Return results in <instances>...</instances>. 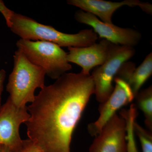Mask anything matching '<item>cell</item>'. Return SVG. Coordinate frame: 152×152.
<instances>
[{
  "label": "cell",
  "instance_id": "1",
  "mask_svg": "<svg viewBox=\"0 0 152 152\" xmlns=\"http://www.w3.org/2000/svg\"><path fill=\"white\" fill-rule=\"evenodd\" d=\"M94 93L92 77L81 72L45 86L27 107L28 139L45 152H71L73 133Z\"/></svg>",
  "mask_w": 152,
  "mask_h": 152
},
{
  "label": "cell",
  "instance_id": "2",
  "mask_svg": "<svg viewBox=\"0 0 152 152\" xmlns=\"http://www.w3.org/2000/svg\"><path fill=\"white\" fill-rule=\"evenodd\" d=\"M11 31L23 39L50 42L61 47L83 48L96 43L98 35L92 29H86L75 34L58 31L50 26L15 13L11 20Z\"/></svg>",
  "mask_w": 152,
  "mask_h": 152
},
{
  "label": "cell",
  "instance_id": "3",
  "mask_svg": "<svg viewBox=\"0 0 152 152\" xmlns=\"http://www.w3.org/2000/svg\"><path fill=\"white\" fill-rule=\"evenodd\" d=\"M13 58L14 67L6 88L13 103L18 107H24L34 101L36 90L45 86L46 73L42 68L30 62L19 50L15 52Z\"/></svg>",
  "mask_w": 152,
  "mask_h": 152
},
{
  "label": "cell",
  "instance_id": "4",
  "mask_svg": "<svg viewBox=\"0 0 152 152\" xmlns=\"http://www.w3.org/2000/svg\"><path fill=\"white\" fill-rule=\"evenodd\" d=\"M16 46L30 62L42 68L46 75L53 80H57L72 69L67 60V53L56 44L20 39L17 41Z\"/></svg>",
  "mask_w": 152,
  "mask_h": 152
},
{
  "label": "cell",
  "instance_id": "5",
  "mask_svg": "<svg viewBox=\"0 0 152 152\" xmlns=\"http://www.w3.org/2000/svg\"><path fill=\"white\" fill-rule=\"evenodd\" d=\"M135 53L133 47L113 44L105 62L93 70L91 76L94 84V94L100 104L104 102L111 94L114 88L113 82L118 71Z\"/></svg>",
  "mask_w": 152,
  "mask_h": 152
},
{
  "label": "cell",
  "instance_id": "6",
  "mask_svg": "<svg viewBox=\"0 0 152 152\" xmlns=\"http://www.w3.org/2000/svg\"><path fill=\"white\" fill-rule=\"evenodd\" d=\"M30 117L27 106L18 107L8 97L0 110V145L4 146L11 152H18L23 142L19 129Z\"/></svg>",
  "mask_w": 152,
  "mask_h": 152
},
{
  "label": "cell",
  "instance_id": "7",
  "mask_svg": "<svg viewBox=\"0 0 152 152\" xmlns=\"http://www.w3.org/2000/svg\"><path fill=\"white\" fill-rule=\"evenodd\" d=\"M75 18L80 23L91 27L100 37L115 45L134 48L142 39L141 34L137 30L104 23L92 14L81 10L76 11Z\"/></svg>",
  "mask_w": 152,
  "mask_h": 152
},
{
  "label": "cell",
  "instance_id": "8",
  "mask_svg": "<svg viewBox=\"0 0 152 152\" xmlns=\"http://www.w3.org/2000/svg\"><path fill=\"white\" fill-rule=\"evenodd\" d=\"M114 81L115 86L113 93L100 104L99 116L97 120L88 125V132L91 136L97 135L104 125L116 114L117 111L134 99V95L128 83L117 77L114 78Z\"/></svg>",
  "mask_w": 152,
  "mask_h": 152
},
{
  "label": "cell",
  "instance_id": "9",
  "mask_svg": "<svg viewBox=\"0 0 152 152\" xmlns=\"http://www.w3.org/2000/svg\"><path fill=\"white\" fill-rule=\"evenodd\" d=\"M126 121L117 114L95 137L89 152H126Z\"/></svg>",
  "mask_w": 152,
  "mask_h": 152
},
{
  "label": "cell",
  "instance_id": "10",
  "mask_svg": "<svg viewBox=\"0 0 152 152\" xmlns=\"http://www.w3.org/2000/svg\"><path fill=\"white\" fill-rule=\"evenodd\" d=\"M67 3L70 5L75 6L82 10L92 14L97 18L98 17L104 23L110 24L113 23L112 17L113 14L123 6H138L146 13L150 15L152 14L151 4L138 0H125L121 2L104 0H68Z\"/></svg>",
  "mask_w": 152,
  "mask_h": 152
},
{
  "label": "cell",
  "instance_id": "11",
  "mask_svg": "<svg viewBox=\"0 0 152 152\" xmlns=\"http://www.w3.org/2000/svg\"><path fill=\"white\" fill-rule=\"evenodd\" d=\"M113 43L102 39L99 43L83 48H69L67 60L82 68L81 72L90 75L93 68L101 66L108 56Z\"/></svg>",
  "mask_w": 152,
  "mask_h": 152
},
{
  "label": "cell",
  "instance_id": "12",
  "mask_svg": "<svg viewBox=\"0 0 152 152\" xmlns=\"http://www.w3.org/2000/svg\"><path fill=\"white\" fill-rule=\"evenodd\" d=\"M152 74V53L147 55L142 64L135 69L129 84L135 96Z\"/></svg>",
  "mask_w": 152,
  "mask_h": 152
},
{
  "label": "cell",
  "instance_id": "13",
  "mask_svg": "<svg viewBox=\"0 0 152 152\" xmlns=\"http://www.w3.org/2000/svg\"><path fill=\"white\" fill-rule=\"evenodd\" d=\"M120 113L121 116L124 119L126 122V152H138L134 131V124L137 116V107L135 104H132L129 110H123Z\"/></svg>",
  "mask_w": 152,
  "mask_h": 152
},
{
  "label": "cell",
  "instance_id": "14",
  "mask_svg": "<svg viewBox=\"0 0 152 152\" xmlns=\"http://www.w3.org/2000/svg\"><path fill=\"white\" fill-rule=\"evenodd\" d=\"M137 107L142 112L145 123L150 131H152V87L140 91L134 96Z\"/></svg>",
  "mask_w": 152,
  "mask_h": 152
},
{
  "label": "cell",
  "instance_id": "15",
  "mask_svg": "<svg viewBox=\"0 0 152 152\" xmlns=\"http://www.w3.org/2000/svg\"><path fill=\"white\" fill-rule=\"evenodd\" d=\"M134 131L138 137L142 152H152L151 132L147 131L136 121L134 124Z\"/></svg>",
  "mask_w": 152,
  "mask_h": 152
},
{
  "label": "cell",
  "instance_id": "16",
  "mask_svg": "<svg viewBox=\"0 0 152 152\" xmlns=\"http://www.w3.org/2000/svg\"><path fill=\"white\" fill-rule=\"evenodd\" d=\"M18 152H45L37 146L29 139L23 140L21 148Z\"/></svg>",
  "mask_w": 152,
  "mask_h": 152
},
{
  "label": "cell",
  "instance_id": "17",
  "mask_svg": "<svg viewBox=\"0 0 152 152\" xmlns=\"http://www.w3.org/2000/svg\"><path fill=\"white\" fill-rule=\"evenodd\" d=\"M0 12L4 16L7 26L10 28L11 26V20L13 16L15 13V12L8 8L2 0H0Z\"/></svg>",
  "mask_w": 152,
  "mask_h": 152
},
{
  "label": "cell",
  "instance_id": "18",
  "mask_svg": "<svg viewBox=\"0 0 152 152\" xmlns=\"http://www.w3.org/2000/svg\"><path fill=\"white\" fill-rule=\"evenodd\" d=\"M6 77V71L4 69L0 70V110L1 108V98L3 90H4V82Z\"/></svg>",
  "mask_w": 152,
  "mask_h": 152
},
{
  "label": "cell",
  "instance_id": "19",
  "mask_svg": "<svg viewBox=\"0 0 152 152\" xmlns=\"http://www.w3.org/2000/svg\"><path fill=\"white\" fill-rule=\"evenodd\" d=\"M0 152H11L7 148L4 146H0Z\"/></svg>",
  "mask_w": 152,
  "mask_h": 152
},
{
  "label": "cell",
  "instance_id": "20",
  "mask_svg": "<svg viewBox=\"0 0 152 152\" xmlns=\"http://www.w3.org/2000/svg\"><path fill=\"white\" fill-rule=\"evenodd\" d=\"M0 146H1V145H0Z\"/></svg>",
  "mask_w": 152,
  "mask_h": 152
}]
</instances>
